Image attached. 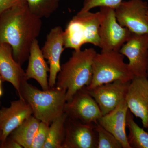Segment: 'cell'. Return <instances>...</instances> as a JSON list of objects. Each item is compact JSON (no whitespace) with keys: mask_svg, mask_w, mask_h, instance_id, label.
<instances>
[{"mask_svg":"<svg viewBox=\"0 0 148 148\" xmlns=\"http://www.w3.org/2000/svg\"><path fill=\"white\" fill-rule=\"evenodd\" d=\"M96 38L97 30L92 21L83 15L77 14L64 31V47L80 50L83 45L94 43Z\"/></svg>","mask_w":148,"mask_h":148,"instance_id":"cell-9","label":"cell"},{"mask_svg":"<svg viewBox=\"0 0 148 148\" xmlns=\"http://www.w3.org/2000/svg\"><path fill=\"white\" fill-rule=\"evenodd\" d=\"M28 59V67L25 71L26 79H34L40 85L42 90H47L49 88L47 74L49 68L37 39L33 42L31 46Z\"/></svg>","mask_w":148,"mask_h":148,"instance_id":"cell-17","label":"cell"},{"mask_svg":"<svg viewBox=\"0 0 148 148\" xmlns=\"http://www.w3.org/2000/svg\"><path fill=\"white\" fill-rule=\"evenodd\" d=\"M95 123L86 124L67 117L62 148H97Z\"/></svg>","mask_w":148,"mask_h":148,"instance_id":"cell-10","label":"cell"},{"mask_svg":"<svg viewBox=\"0 0 148 148\" xmlns=\"http://www.w3.org/2000/svg\"><path fill=\"white\" fill-rule=\"evenodd\" d=\"M28 8L38 18H49L56 11L60 0H26Z\"/></svg>","mask_w":148,"mask_h":148,"instance_id":"cell-21","label":"cell"},{"mask_svg":"<svg viewBox=\"0 0 148 148\" xmlns=\"http://www.w3.org/2000/svg\"><path fill=\"white\" fill-rule=\"evenodd\" d=\"M33 115L32 109L24 99L11 102L8 108L0 109V130L2 132V145L11 133L29 117Z\"/></svg>","mask_w":148,"mask_h":148,"instance_id":"cell-14","label":"cell"},{"mask_svg":"<svg viewBox=\"0 0 148 148\" xmlns=\"http://www.w3.org/2000/svg\"><path fill=\"white\" fill-rule=\"evenodd\" d=\"M42 27L41 19L31 13L27 3L15 6L0 15V43L9 45L14 58L22 65L29 58Z\"/></svg>","mask_w":148,"mask_h":148,"instance_id":"cell-1","label":"cell"},{"mask_svg":"<svg viewBox=\"0 0 148 148\" xmlns=\"http://www.w3.org/2000/svg\"><path fill=\"white\" fill-rule=\"evenodd\" d=\"M148 34H132L120 49L119 52L129 60L130 71L134 77H148Z\"/></svg>","mask_w":148,"mask_h":148,"instance_id":"cell-8","label":"cell"},{"mask_svg":"<svg viewBox=\"0 0 148 148\" xmlns=\"http://www.w3.org/2000/svg\"></svg>","mask_w":148,"mask_h":148,"instance_id":"cell-31","label":"cell"},{"mask_svg":"<svg viewBox=\"0 0 148 148\" xmlns=\"http://www.w3.org/2000/svg\"><path fill=\"white\" fill-rule=\"evenodd\" d=\"M97 135V148H123L121 143L112 133L98 123H95Z\"/></svg>","mask_w":148,"mask_h":148,"instance_id":"cell-22","label":"cell"},{"mask_svg":"<svg viewBox=\"0 0 148 148\" xmlns=\"http://www.w3.org/2000/svg\"><path fill=\"white\" fill-rule=\"evenodd\" d=\"M64 112L68 117L86 124L96 123L103 116L98 104L86 86L77 91L66 101Z\"/></svg>","mask_w":148,"mask_h":148,"instance_id":"cell-7","label":"cell"},{"mask_svg":"<svg viewBox=\"0 0 148 148\" xmlns=\"http://www.w3.org/2000/svg\"><path fill=\"white\" fill-rule=\"evenodd\" d=\"M50 124L40 121L31 148H43L47 140Z\"/></svg>","mask_w":148,"mask_h":148,"instance_id":"cell-24","label":"cell"},{"mask_svg":"<svg viewBox=\"0 0 148 148\" xmlns=\"http://www.w3.org/2000/svg\"><path fill=\"white\" fill-rule=\"evenodd\" d=\"M147 16H148V11L147 12Z\"/></svg>","mask_w":148,"mask_h":148,"instance_id":"cell-30","label":"cell"},{"mask_svg":"<svg viewBox=\"0 0 148 148\" xmlns=\"http://www.w3.org/2000/svg\"><path fill=\"white\" fill-rule=\"evenodd\" d=\"M125 101L129 110L141 120L144 127H148V79L134 77L130 84Z\"/></svg>","mask_w":148,"mask_h":148,"instance_id":"cell-13","label":"cell"},{"mask_svg":"<svg viewBox=\"0 0 148 148\" xmlns=\"http://www.w3.org/2000/svg\"><path fill=\"white\" fill-rule=\"evenodd\" d=\"M64 45V31L60 26H56L48 34L41 49L44 57L47 59L49 65V88L55 86L57 75L61 70L60 58L65 49Z\"/></svg>","mask_w":148,"mask_h":148,"instance_id":"cell-12","label":"cell"},{"mask_svg":"<svg viewBox=\"0 0 148 148\" xmlns=\"http://www.w3.org/2000/svg\"><path fill=\"white\" fill-rule=\"evenodd\" d=\"M118 22L132 34H148L147 3L143 0L123 1L114 9Z\"/></svg>","mask_w":148,"mask_h":148,"instance_id":"cell-6","label":"cell"},{"mask_svg":"<svg viewBox=\"0 0 148 148\" xmlns=\"http://www.w3.org/2000/svg\"><path fill=\"white\" fill-rule=\"evenodd\" d=\"M147 72L148 74V61H147Z\"/></svg>","mask_w":148,"mask_h":148,"instance_id":"cell-29","label":"cell"},{"mask_svg":"<svg viewBox=\"0 0 148 148\" xmlns=\"http://www.w3.org/2000/svg\"><path fill=\"white\" fill-rule=\"evenodd\" d=\"M147 129H148V128H147Z\"/></svg>","mask_w":148,"mask_h":148,"instance_id":"cell-32","label":"cell"},{"mask_svg":"<svg viewBox=\"0 0 148 148\" xmlns=\"http://www.w3.org/2000/svg\"><path fill=\"white\" fill-rule=\"evenodd\" d=\"M130 82L115 81L88 90L98 104L103 116L112 111L125 99Z\"/></svg>","mask_w":148,"mask_h":148,"instance_id":"cell-11","label":"cell"},{"mask_svg":"<svg viewBox=\"0 0 148 148\" xmlns=\"http://www.w3.org/2000/svg\"><path fill=\"white\" fill-rule=\"evenodd\" d=\"M124 59V56L119 51L101 50L96 53L92 62V81L86 86L88 90L115 81H131L134 77Z\"/></svg>","mask_w":148,"mask_h":148,"instance_id":"cell-4","label":"cell"},{"mask_svg":"<svg viewBox=\"0 0 148 148\" xmlns=\"http://www.w3.org/2000/svg\"><path fill=\"white\" fill-rule=\"evenodd\" d=\"M2 147L5 148H22L18 143L14 140L10 139L8 141H5V143L2 145Z\"/></svg>","mask_w":148,"mask_h":148,"instance_id":"cell-26","label":"cell"},{"mask_svg":"<svg viewBox=\"0 0 148 148\" xmlns=\"http://www.w3.org/2000/svg\"><path fill=\"white\" fill-rule=\"evenodd\" d=\"M0 75L3 80L12 85L19 96L21 82L26 79V74L21 64L14 58L12 49L8 44L0 43Z\"/></svg>","mask_w":148,"mask_h":148,"instance_id":"cell-16","label":"cell"},{"mask_svg":"<svg viewBox=\"0 0 148 148\" xmlns=\"http://www.w3.org/2000/svg\"><path fill=\"white\" fill-rule=\"evenodd\" d=\"M100 12V48L102 51H119L132 33L127 28L122 27L118 22L114 9L101 7Z\"/></svg>","mask_w":148,"mask_h":148,"instance_id":"cell-5","label":"cell"},{"mask_svg":"<svg viewBox=\"0 0 148 148\" xmlns=\"http://www.w3.org/2000/svg\"><path fill=\"white\" fill-rule=\"evenodd\" d=\"M123 0H84L82 7L78 13H82L90 11L96 7H108L115 9Z\"/></svg>","mask_w":148,"mask_h":148,"instance_id":"cell-23","label":"cell"},{"mask_svg":"<svg viewBox=\"0 0 148 148\" xmlns=\"http://www.w3.org/2000/svg\"><path fill=\"white\" fill-rule=\"evenodd\" d=\"M128 109L125 99L109 113L103 116L98 122L121 143L123 148H131L126 134V118Z\"/></svg>","mask_w":148,"mask_h":148,"instance_id":"cell-15","label":"cell"},{"mask_svg":"<svg viewBox=\"0 0 148 148\" xmlns=\"http://www.w3.org/2000/svg\"><path fill=\"white\" fill-rule=\"evenodd\" d=\"M66 93V90L56 86L40 90L25 79L21 83L19 97L29 104L35 117L50 125L64 112Z\"/></svg>","mask_w":148,"mask_h":148,"instance_id":"cell-3","label":"cell"},{"mask_svg":"<svg viewBox=\"0 0 148 148\" xmlns=\"http://www.w3.org/2000/svg\"><path fill=\"white\" fill-rule=\"evenodd\" d=\"M68 117L65 112L51 123L47 140L43 148H62L65 138V122Z\"/></svg>","mask_w":148,"mask_h":148,"instance_id":"cell-20","label":"cell"},{"mask_svg":"<svg viewBox=\"0 0 148 148\" xmlns=\"http://www.w3.org/2000/svg\"><path fill=\"white\" fill-rule=\"evenodd\" d=\"M97 53L93 48L74 50L69 60L61 66L55 86L66 90V101L91 83L92 62Z\"/></svg>","mask_w":148,"mask_h":148,"instance_id":"cell-2","label":"cell"},{"mask_svg":"<svg viewBox=\"0 0 148 148\" xmlns=\"http://www.w3.org/2000/svg\"><path fill=\"white\" fill-rule=\"evenodd\" d=\"M25 3L26 0H0V15L9 9Z\"/></svg>","mask_w":148,"mask_h":148,"instance_id":"cell-25","label":"cell"},{"mask_svg":"<svg viewBox=\"0 0 148 148\" xmlns=\"http://www.w3.org/2000/svg\"><path fill=\"white\" fill-rule=\"evenodd\" d=\"M2 80V79L1 77V75H0V97L3 94L2 89L1 86Z\"/></svg>","mask_w":148,"mask_h":148,"instance_id":"cell-27","label":"cell"},{"mask_svg":"<svg viewBox=\"0 0 148 148\" xmlns=\"http://www.w3.org/2000/svg\"><path fill=\"white\" fill-rule=\"evenodd\" d=\"M40 122L33 115L29 117L11 133V139L23 148H31Z\"/></svg>","mask_w":148,"mask_h":148,"instance_id":"cell-18","label":"cell"},{"mask_svg":"<svg viewBox=\"0 0 148 148\" xmlns=\"http://www.w3.org/2000/svg\"><path fill=\"white\" fill-rule=\"evenodd\" d=\"M126 127L129 130L127 140L131 148H148V132L135 122L133 114L129 110L126 118Z\"/></svg>","mask_w":148,"mask_h":148,"instance_id":"cell-19","label":"cell"},{"mask_svg":"<svg viewBox=\"0 0 148 148\" xmlns=\"http://www.w3.org/2000/svg\"><path fill=\"white\" fill-rule=\"evenodd\" d=\"M2 138V132L0 130V141H1Z\"/></svg>","mask_w":148,"mask_h":148,"instance_id":"cell-28","label":"cell"}]
</instances>
